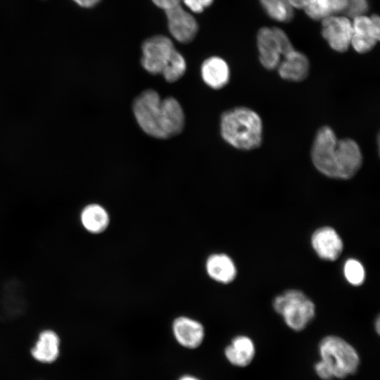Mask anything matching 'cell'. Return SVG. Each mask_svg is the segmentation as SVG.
Segmentation results:
<instances>
[{
    "label": "cell",
    "mask_w": 380,
    "mask_h": 380,
    "mask_svg": "<svg viewBox=\"0 0 380 380\" xmlns=\"http://www.w3.org/2000/svg\"><path fill=\"white\" fill-rule=\"evenodd\" d=\"M319 353L335 378H346L357 370L360 364L357 352L341 337L330 335L323 338L319 344Z\"/></svg>",
    "instance_id": "obj_5"
},
{
    "label": "cell",
    "mask_w": 380,
    "mask_h": 380,
    "mask_svg": "<svg viewBox=\"0 0 380 380\" xmlns=\"http://www.w3.org/2000/svg\"><path fill=\"white\" fill-rule=\"evenodd\" d=\"M311 159L323 175L337 179H350L362 165V154L357 143L350 138L338 139L329 126L320 127L315 137Z\"/></svg>",
    "instance_id": "obj_1"
},
{
    "label": "cell",
    "mask_w": 380,
    "mask_h": 380,
    "mask_svg": "<svg viewBox=\"0 0 380 380\" xmlns=\"http://www.w3.org/2000/svg\"><path fill=\"white\" fill-rule=\"evenodd\" d=\"M262 8L272 20L288 23L294 16V8L287 0H259Z\"/></svg>",
    "instance_id": "obj_20"
},
{
    "label": "cell",
    "mask_w": 380,
    "mask_h": 380,
    "mask_svg": "<svg viewBox=\"0 0 380 380\" xmlns=\"http://www.w3.org/2000/svg\"><path fill=\"white\" fill-rule=\"evenodd\" d=\"M272 306L285 324L296 331L304 329L315 315L313 301L298 289H289L278 295L274 298Z\"/></svg>",
    "instance_id": "obj_4"
},
{
    "label": "cell",
    "mask_w": 380,
    "mask_h": 380,
    "mask_svg": "<svg viewBox=\"0 0 380 380\" xmlns=\"http://www.w3.org/2000/svg\"><path fill=\"white\" fill-rule=\"evenodd\" d=\"M347 7L344 13L350 18L366 14L369 9L368 0H346Z\"/></svg>",
    "instance_id": "obj_23"
},
{
    "label": "cell",
    "mask_w": 380,
    "mask_h": 380,
    "mask_svg": "<svg viewBox=\"0 0 380 380\" xmlns=\"http://www.w3.org/2000/svg\"><path fill=\"white\" fill-rule=\"evenodd\" d=\"M167 27L172 37L180 43L193 41L198 31V25L194 15L178 5L165 11Z\"/></svg>",
    "instance_id": "obj_9"
},
{
    "label": "cell",
    "mask_w": 380,
    "mask_h": 380,
    "mask_svg": "<svg viewBox=\"0 0 380 380\" xmlns=\"http://www.w3.org/2000/svg\"><path fill=\"white\" fill-rule=\"evenodd\" d=\"M176 341L186 349L198 348L205 338V328L196 319L186 316L176 317L172 324Z\"/></svg>",
    "instance_id": "obj_11"
},
{
    "label": "cell",
    "mask_w": 380,
    "mask_h": 380,
    "mask_svg": "<svg viewBox=\"0 0 380 380\" xmlns=\"http://www.w3.org/2000/svg\"><path fill=\"white\" fill-rule=\"evenodd\" d=\"M201 74L203 82L213 89H220L226 86L230 78L227 63L221 57L210 56L202 63Z\"/></svg>",
    "instance_id": "obj_15"
},
{
    "label": "cell",
    "mask_w": 380,
    "mask_h": 380,
    "mask_svg": "<svg viewBox=\"0 0 380 380\" xmlns=\"http://www.w3.org/2000/svg\"><path fill=\"white\" fill-rule=\"evenodd\" d=\"M321 34L331 49L347 51L351 46L352 19L341 14L329 16L321 20Z\"/></svg>",
    "instance_id": "obj_8"
},
{
    "label": "cell",
    "mask_w": 380,
    "mask_h": 380,
    "mask_svg": "<svg viewBox=\"0 0 380 380\" xmlns=\"http://www.w3.org/2000/svg\"><path fill=\"white\" fill-rule=\"evenodd\" d=\"M312 248L322 260L334 261L341 255L343 243L338 232L329 226L317 229L311 236Z\"/></svg>",
    "instance_id": "obj_10"
},
{
    "label": "cell",
    "mask_w": 380,
    "mask_h": 380,
    "mask_svg": "<svg viewBox=\"0 0 380 380\" xmlns=\"http://www.w3.org/2000/svg\"><path fill=\"white\" fill-rule=\"evenodd\" d=\"M186 70V63L184 56L175 50L161 75L167 82L172 83L179 80Z\"/></svg>",
    "instance_id": "obj_21"
},
{
    "label": "cell",
    "mask_w": 380,
    "mask_h": 380,
    "mask_svg": "<svg viewBox=\"0 0 380 380\" xmlns=\"http://www.w3.org/2000/svg\"><path fill=\"white\" fill-rule=\"evenodd\" d=\"M272 28L280 46L282 56H284L293 50V44L286 32L279 27H273Z\"/></svg>",
    "instance_id": "obj_24"
},
{
    "label": "cell",
    "mask_w": 380,
    "mask_h": 380,
    "mask_svg": "<svg viewBox=\"0 0 380 380\" xmlns=\"http://www.w3.org/2000/svg\"><path fill=\"white\" fill-rule=\"evenodd\" d=\"M184 4L193 13H202L210 6L214 0H182Z\"/></svg>",
    "instance_id": "obj_25"
},
{
    "label": "cell",
    "mask_w": 380,
    "mask_h": 380,
    "mask_svg": "<svg viewBox=\"0 0 380 380\" xmlns=\"http://www.w3.org/2000/svg\"><path fill=\"white\" fill-rule=\"evenodd\" d=\"M277 70L281 78L289 82H301L309 74L310 62L303 53L292 50L284 55Z\"/></svg>",
    "instance_id": "obj_14"
},
{
    "label": "cell",
    "mask_w": 380,
    "mask_h": 380,
    "mask_svg": "<svg viewBox=\"0 0 380 380\" xmlns=\"http://www.w3.org/2000/svg\"><path fill=\"white\" fill-rule=\"evenodd\" d=\"M315 370L317 376L323 380L334 378L330 367L322 360L315 365Z\"/></svg>",
    "instance_id": "obj_26"
},
{
    "label": "cell",
    "mask_w": 380,
    "mask_h": 380,
    "mask_svg": "<svg viewBox=\"0 0 380 380\" xmlns=\"http://www.w3.org/2000/svg\"><path fill=\"white\" fill-rule=\"evenodd\" d=\"M205 270L210 279L224 284L232 282L237 273L234 260L225 253L211 254L206 260Z\"/></svg>",
    "instance_id": "obj_16"
},
{
    "label": "cell",
    "mask_w": 380,
    "mask_h": 380,
    "mask_svg": "<svg viewBox=\"0 0 380 380\" xmlns=\"http://www.w3.org/2000/svg\"><path fill=\"white\" fill-rule=\"evenodd\" d=\"M343 272L346 280L354 286L362 285L365 280L364 265L355 258H348L345 261Z\"/></svg>",
    "instance_id": "obj_22"
},
{
    "label": "cell",
    "mask_w": 380,
    "mask_h": 380,
    "mask_svg": "<svg viewBox=\"0 0 380 380\" xmlns=\"http://www.w3.org/2000/svg\"><path fill=\"white\" fill-rule=\"evenodd\" d=\"M182 0H152L153 4L165 11L180 5Z\"/></svg>",
    "instance_id": "obj_27"
},
{
    "label": "cell",
    "mask_w": 380,
    "mask_h": 380,
    "mask_svg": "<svg viewBox=\"0 0 380 380\" xmlns=\"http://www.w3.org/2000/svg\"><path fill=\"white\" fill-rule=\"evenodd\" d=\"M227 361L234 366L246 367L253 360L255 348L251 338L239 335L232 338L224 350Z\"/></svg>",
    "instance_id": "obj_17"
},
{
    "label": "cell",
    "mask_w": 380,
    "mask_h": 380,
    "mask_svg": "<svg viewBox=\"0 0 380 380\" xmlns=\"http://www.w3.org/2000/svg\"><path fill=\"white\" fill-rule=\"evenodd\" d=\"M132 109L141 129L157 139H167L182 132L184 114L174 97L161 99L153 89H146L134 101Z\"/></svg>",
    "instance_id": "obj_2"
},
{
    "label": "cell",
    "mask_w": 380,
    "mask_h": 380,
    "mask_svg": "<svg viewBox=\"0 0 380 380\" xmlns=\"http://www.w3.org/2000/svg\"><path fill=\"white\" fill-rule=\"evenodd\" d=\"M60 352L61 338L55 331L49 329L40 331L30 349L32 358L42 364H51L56 361Z\"/></svg>",
    "instance_id": "obj_13"
},
{
    "label": "cell",
    "mask_w": 380,
    "mask_h": 380,
    "mask_svg": "<svg viewBox=\"0 0 380 380\" xmlns=\"http://www.w3.org/2000/svg\"><path fill=\"white\" fill-rule=\"evenodd\" d=\"M352 20L351 46L359 53L372 51L380 39V19L378 15H357Z\"/></svg>",
    "instance_id": "obj_7"
},
{
    "label": "cell",
    "mask_w": 380,
    "mask_h": 380,
    "mask_svg": "<svg viewBox=\"0 0 380 380\" xmlns=\"http://www.w3.org/2000/svg\"><path fill=\"white\" fill-rule=\"evenodd\" d=\"M80 220L83 228L93 234L105 232L110 223L108 213L98 203L87 205L80 213Z\"/></svg>",
    "instance_id": "obj_18"
},
{
    "label": "cell",
    "mask_w": 380,
    "mask_h": 380,
    "mask_svg": "<svg viewBox=\"0 0 380 380\" xmlns=\"http://www.w3.org/2000/svg\"><path fill=\"white\" fill-rule=\"evenodd\" d=\"M259 61L267 70L277 69L282 53L272 27H261L256 37Z\"/></svg>",
    "instance_id": "obj_12"
},
{
    "label": "cell",
    "mask_w": 380,
    "mask_h": 380,
    "mask_svg": "<svg viewBox=\"0 0 380 380\" xmlns=\"http://www.w3.org/2000/svg\"><path fill=\"white\" fill-rule=\"evenodd\" d=\"M175 50L172 41L167 36H152L142 44L141 65L151 74L160 75Z\"/></svg>",
    "instance_id": "obj_6"
},
{
    "label": "cell",
    "mask_w": 380,
    "mask_h": 380,
    "mask_svg": "<svg viewBox=\"0 0 380 380\" xmlns=\"http://www.w3.org/2000/svg\"><path fill=\"white\" fill-rule=\"evenodd\" d=\"M178 380H201L200 379L190 374H184L181 376Z\"/></svg>",
    "instance_id": "obj_29"
},
{
    "label": "cell",
    "mask_w": 380,
    "mask_h": 380,
    "mask_svg": "<svg viewBox=\"0 0 380 380\" xmlns=\"http://www.w3.org/2000/svg\"><path fill=\"white\" fill-rule=\"evenodd\" d=\"M379 322H380L379 317H377L376 320V324H375V328H376L377 334H379V327H380Z\"/></svg>",
    "instance_id": "obj_30"
},
{
    "label": "cell",
    "mask_w": 380,
    "mask_h": 380,
    "mask_svg": "<svg viewBox=\"0 0 380 380\" xmlns=\"http://www.w3.org/2000/svg\"><path fill=\"white\" fill-rule=\"evenodd\" d=\"M262 122L255 110L236 107L223 113L220 118V134L232 146L250 151L258 148L262 141Z\"/></svg>",
    "instance_id": "obj_3"
},
{
    "label": "cell",
    "mask_w": 380,
    "mask_h": 380,
    "mask_svg": "<svg viewBox=\"0 0 380 380\" xmlns=\"http://www.w3.org/2000/svg\"><path fill=\"white\" fill-rule=\"evenodd\" d=\"M77 5L83 8H92L97 5L101 0H72Z\"/></svg>",
    "instance_id": "obj_28"
},
{
    "label": "cell",
    "mask_w": 380,
    "mask_h": 380,
    "mask_svg": "<svg viewBox=\"0 0 380 380\" xmlns=\"http://www.w3.org/2000/svg\"><path fill=\"white\" fill-rule=\"evenodd\" d=\"M346 7V0H305L302 9L311 19L322 20L345 13Z\"/></svg>",
    "instance_id": "obj_19"
}]
</instances>
